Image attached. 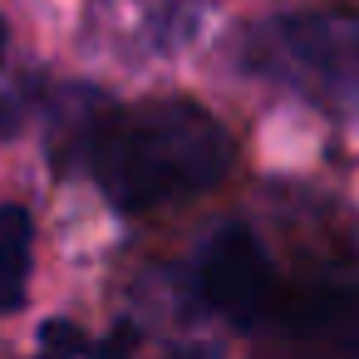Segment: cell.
Instances as JSON below:
<instances>
[{
	"instance_id": "6da1fadb",
	"label": "cell",
	"mask_w": 359,
	"mask_h": 359,
	"mask_svg": "<svg viewBox=\"0 0 359 359\" xmlns=\"http://www.w3.org/2000/svg\"><path fill=\"white\" fill-rule=\"evenodd\" d=\"M231 133L197 104H143L94 133V177L118 212H153L217 187L231 168Z\"/></svg>"
},
{
	"instance_id": "8992f818",
	"label": "cell",
	"mask_w": 359,
	"mask_h": 359,
	"mask_svg": "<svg viewBox=\"0 0 359 359\" xmlns=\"http://www.w3.org/2000/svg\"><path fill=\"white\" fill-rule=\"evenodd\" d=\"M6 45L11 35H6V20H0V138H11L20 128V99H15V84L6 79Z\"/></svg>"
},
{
	"instance_id": "52a82bcc",
	"label": "cell",
	"mask_w": 359,
	"mask_h": 359,
	"mask_svg": "<svg viewBox=\"0 0 359 359\" xmlns=\"http://www.w3.org/2000/svg\"><path fill=\"white\" fill-rule=\"evenodd\" d=\"M40 344H45V349H65V354H89V349H99V339H89V334L74 330L69 320H50V325L40 330Z\"/></svg>"
},
{
	"instance_id": "277c9868",
	"label": "cell",
	"mask_w": 359,
	"mask_h": 359,
	"mask_svg": "<svg viewBox=\"0 0 359 359\" xmlns=\"http://www.w3.org/2000/svg\"><path fill=\"white\" fill-rule=\"evenodd\" d=\"M280 334L320 349H359V280H330L310 285L295 300L276 305L271 315Z\"/></svg>"
},
{
	"instance_id": "3957f363",
	"label": "cell",
	"mask_w": 359,
	"mask_h": 359,
	"mask_svg": "<svg viewBox=\"0 0 359 359\" xmlns=\"http://www.w3.org/2000/svg\"><path fill=\"white\" fill-rule=\"evenodd\" d=\"M192 290L217 320H226L236 330L271 325V315L280 305V276H276L266 246L246 226H217L202 241V251L192 261Z\"/></svg>"
},
{
	"instance_id": "5b68a950",
	"label": "cell",
	"mask_w": 359,
	"mask_h": 359,
	"mask_svg": "<svg viewBox=\"0 0 359 359\" xmlns=\"http://www.w3.org/2000/svg\"><path fill=\"white\" fill-rule=\"evenodd\" d=\"M30 212L6 202L0 207V315H11L25 305V280H30Z\"/></svg>"
},
{
	"instance_id": "7a4b0ae2",
	"label": "cell",
	"mask_w": 359,
	"mask_h": 359,
	"mask_svg": "<svg viewBox=\"0 0 359 359\" xmlns=\"http://www.w3.org/2000/svg\"><path fill=\"white\" fill-rule=\"evenodd\" d=\"M246 65L320 104V109H359V15L354 11H300L271 15L241 40Z\"/></svg>"
}]
</instances>
